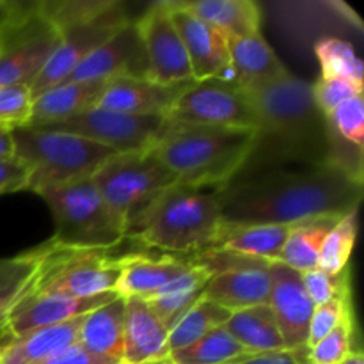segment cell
Wrapping results in <instances>:
<instances>
[{
    "mask_svg": "<svg viewBox=\"0 0 364 364\" xmlns=\"http://www.w3.org/2000/svg\"><path fill=\"white\" fill-rule=\"evenodd\" d=\"M363 178L340 164L242 167L217 188L226 223L291 226L323 215H347L359 208Z\"/></svg>",
    "mask_w": 364,
    "mask_h": 364,
    "instance_id": "obj_1",
    "label": "cell"
},
{
    "mask_svg": "<svg viewBox=\"0 0 364 364\" xmlns=\"http://www.w3.org/2000/svg\"><path fill=\"white\" fill-rule=\"evenodd\" d=\"M244 95L258 117V127L242 167L341 166L336 134L315 103L309 82L288 73Z\"/></svg>",
    "mask_w": 364,
    "mask_h": 364,
    "instance_id": "obj_2",
    "label": "cell"
},
{
    "mask_svg": "<svg viewBox=\"0 0 364 364\" xmlns=\"http://www.w3.org/2000/svg\"><path fill=\"white\" fill-rule=\"evenodd\" d=\"M256 130L249 128L167 127L151 151L181 183L201 188H220L247 160Z\"/></svg>",
    "mask_w": 364,
    "mask_h": 364,
    "instance_id": "obj_3",
    "label": "cell"
},
{
    "mask_svg": "<svg viewBox=\"0 0 364 364\" xmlns=\"http://www.w3.org/2000/svg\"><path fill=\"white\" fill-rule=\"evenodd\" d=\"M220 217L215 188L176 181L128 228L127 238L173 255L213 249Z\"/></svg>",
    "mask_w": 364,
    "mask_h": 364,
    "instance_id": "obj_4",
    "label": "cell"
},
{
    "mask_svg": "<svg viewBox=\"0 0 364 364\" xmlns=\"http://www.w3.org/2000/svg\"><path fill=\"white\" fill-rule=\"evenodd\" d=\"M14 159L28 169L27 191L39 194L46 188L89 178L116 151L78 135L36 127L11 130Z\"/></svg>",
    "mask_w": 364,
    "mask_h": 364,
    "instance_id": "obj_5",
    "label": "cell"
},
{
    "mask_svg": "<svg viewBox=\"0 0 364 364\" xmlns=\"http://www.w3.org/2000/svg\"><path fill=\"white\" fill-rule=\"evenodd\" d=\"M55 220L53 240L85 249H114L127 240V226L107 205L92 176L39 192Z\"/></svg>",
    "mask_w": 364,
    "mask_h": 364,
    "instance_id": "obj_6",
    "label": "cell"
},
{
    "mask_svg": "<svg viewBox=\"0 0 364 364\" xmlns=\"http://www.w3.org/2000/svg\"><path fill=\"white\" fill-rule=\"evenodd\" d=\"M119 256L112 249H85L63 245L53 238L39 245V259L25 294H59L95 297L116 291Z\"/></svg>",
    "mask_w": 364,
    "mask_h": 364,
    "instance_id": "obj_7",
    "label": "cell"
},
{
    "mask_svg": "<svg viewBox=\"0 0 364 364\" xmlns=\"http://www.w3.org/2000/svg\"><path fill=\"white\" fill-rule=\"evenodd\" d=\"M92 181L128 231L166 188L176 183L178 178L151 149H144L112 155L92 174Z\"/></svg>",
    "mask_w": 364,
    "mask_h": 364,
    "instance_id": "obj_8",
    "label": "cell"
},
{
    "mask_svg": "<svg viewBox=\"0 0 364 364\" xmlns=\"http://www.w3.org/2000/svg\"><path fill=\"white\" fill-rule=\"evenodd\" d=\"M59 41V32L45 20L39 2L0 28V87H32Z\"/></svg>",
    "mask_w": 364,
    "mask_h": 364,
    "instance_id": "obj_9",
    "label": "cell"
},
{
    "mask_svg": "<svg viewBox=\"0 0 364 364\" xmlns=\"http://www.w3.org/2000/svg\"><path fill=\"white\" fill-rule=\"evenodd\" d=\"M166 127L167 119L162 116H130L95 105L66 121L36 128L78 135L116 153H132L151 149Z\"/></svg>",
    "mask_w": 364,
    "mask_h": 364,
    "instance_id": "obj_10",
    "label": "cell"
},
{
    "mask_svg": "<svg viewBox=\"0 0 364 364\" xmlns=\"http://www.w3.org/2000/svg\"><path fill=\"white\" fill-rule=\"evenodd\" d=\"M166 119L192 127L249 128L256 130L258 117L244 91L224 78L194 82L174 102Z\"/></svg>",
    "mask_w": 364,
    "mask_h": 364,
    "instance_id": "obj_11",
    "label": "cell"
},
{
    "mask_svg": "<svg viewBox=\"0 0 364 364\" xmlns=\"http://www.w3.org/2000/svg\"><path fill=\"white\" fill-rule=\"evenodd\" d=\"M134 18L124 13L123 4L114 0L112 6L96 18L78 23L75 27L68 28L60 34V41L53 53L50 55L48 63L45 64L43 71L36 82L32 84L31 92L32 98H36L41 92L48 91L53 85L66 80L75 68L92 52L98 48L102 43H105L114 32L119 31L124 23H128Z\"/></svg>",
    "mask_w": 364,
    "mask_h": 364,
    "instance_id": "obj_12",
    "label": "cell"
},
{
    "mask_svg": "<svg viewBox=\"0 0 364 364\" xmlns=\"http://www.w3.org/2000/svg\"><path fill=\"white\" fill-rule=\"evenodd\" d=\"M148 57V80L160 85L194 80L183 41L171 18L169 6L156 2L135 20Z\"/></svg>",
    "mask_w": 364,
    "mask_h": 364,
    "instance_id": "obj_13",
    "label": "cell"
},
{
    "mask_svg": "<svg viewBox=\"0 0 364 364\" xmlns=\"http://www.w3.org/2000/svg\"><path fill=\"white\" fill-rule=\"evenodd\" d=\"M146 77L148 57L135 20H130L92 50L64 82H110L116 78Z\"/></svg>",
    "mask_w": 364,
    "mask_h": 364,
    "instance_id": "obj_14",
    "label": "cell"
},
{
    "mask_svg": "<svg viewBox=\"0 0 364 364\" xmlns=\"http://www.w3.org/2000/svg\"><path fill=\"white\" fill-rule=\"evenodd\" d=\"M171 18L183 41L196 82L224 78L230 73V39L203 21L178 0H167Z\"/></svg>",
    "mask_w": 364,
    "mask_h": 364,
    "instance_id": "obj_15",
    "label": "cell"
},
{
    "mask_svg": "<svg viewBox=\"0 0 364 364\" xmlns=\"http://www.w3.org/2000/svg\"><path fill=\"white\" fill-rule=\"evenodd\" d=\"M269 306L276 316L287 350L304 348L315 304L306 291L302 274L281 262H269Z\"/></svg>",
    "mask_w": 364,
    "mask_h": 364,
    "instance_id": "obj_16",
    "label": "cell"
},
{
    "mask_svg": "<svg viewBox=\"0 0 364 364\" xmlns=\"http://www.w3.org/2000/svg\"><path fill=\"white\" fill-rule=\"evenodd\" d=\"M119 295L116 291L95 295V297H70L59 294H21L11 308L6 320L7 340L28 333L39 327L57 326L78 318Z\"/></svg>",
    "mask_w": 364,
    "mask_h": 364,
    "instance_id": "obj_17",
    "label": "cell"
},
{
    "mask_svg": "<svg viewBox=\"0 0 364 364\" xmlns=\"http://www.w3.org/2000/svg\"><path fill=\"white\" fill-rule=\"evenodd\" d=\"M196 80L160 85L148 78H116L107 82L96 105L130 116L166 117L178 98Z\"/></svg>",
    "mask_w": 364,
    "mask_h": 364,
    "instance_id": "obj_18",
    "label": "cell"
},
{
    "mask_svg": "<svg viewBox=\"0 0 364 364\" xmlns=\"http://www.w3.org/2000/svg\"><path fill=\"white\" fill-rule=\"evenodd\" d=\"M269 262L255 258L238 269L213 274L203 297L235 313L252 306L269 304Z\"/></svg>",
    "mask_w": 364,
    "mask_h": 364,
    "instance_id": "obj_19",
    "label": "cell"
},
{
    "mask_svg": "<svg viewBox=\"0 0 364 364\" xmlns=\"http://www.w3.org/2000/svg\"><path fill=\"white\" fill-rule=\"evenodd\" d=\"M124 299V297H123ZM123 364L159 361L169 355V329L151 306L137 297L124 299Z\"/></svg>",
    "mask_w": 364,
    "mask_h": 364,
    "instance_id": "obj_20",
    "label": "cell"
},
{
    "mask_svg": "<svg viewBox=\"0 0 364 364\" xmlns=\"http://www.w3.org/2000/svg\"><path fill=\"white\" fill-rule=\"evenodd\" d=\"M279 57L259 34L230 39V77L228 82L242 91L262 87L288 75Z\"/></svg>",
    "mask_w": 364,
    "mask_h": 364,
    "instance_id": "obj_21",
    "label": "cell"
},
{
    "mask_svg": "<svg viewBox=\"0 0 364 364\" xmlns=\"http://www.w3.org/2000/svg\"><path fill=\"white\" fill-rule=\"evenodd\" d=\"M191 267V259L173 255L159 258L137 252L119 256V279L116 284V294L124 299H148Z\"/></svg>",
    "mask_w": 364,
    "mask_h": 364,
    "instance_id": "obj_22",
    "label": "cell"
},
{
    "mask_svg": "<svg viewBox=\"0 0 364 364\" xmlns=\"http://www.w3.org/2000/svg\"><path fill=\"white\" fill-rule=\"evenodd\" d=\"M85 315L70 322L39 327L9 338L6 343L0 345V364H36L73 347L78 343Z\"/></svg>",
    "mask_w": 364,
    "mask_h": 364,
    "instance_id": "obj_23",
    "label": "cell"
},
{
    "mask_svg": "<svg viewBox=\"0 0 364 364\" xmlns=\"http://www.w3.org/2000/svg\"><path fill=\"white\" fill-rule=\"evenodd\" d=\"M290 226L283 224H255V223H226L223 220L217 231L213 249L237 252L249 258L277 262Z\"/></svg>",
    "mask_w": 364,
    "mask_h": 364,
    "instance_id": "obj_24",
    "label": "cell"
},
{
    "mask_svg": "<svg viewBox=\"0 0 364 364\" xmlns=\"http://www.w3.org/2000/svg\"><path fill=\"white\" fill-rule=\"evenodd\" d=\"M107 82H60L41 92L32 102L28 127L66 121L98 103Z\"/></svg>",
    "mask_w": 364,
    "mask_h": 364,
    "instance_id": "obj_25",
    "label": "cell"
},
{
    "mask_svg": "<svg viewBox=\"0 0 364 364\" xmlns=\"http://www.w3.org/2000/svg\"><path fill=\"white\" fill-rule=\"evenodd\" d=\"M124 309V299L116 297L89 311L82 322L78 345L98 358L123 363Z\"/></svg>",
    "mask_w": 364,
    "mask_h": 364,
    "instance_id": "obj_26",
    "label": "cell"
},
{
    "mask_svg": "<svg viewBox=\"0 0 364 364\" xmlns=\"http://www.w3.org/2000/svg\"><path fill=\"white\" fill-rule=\"evenodd\" d=\"M228 39L259 34L262 9L252 0H178Z\"/></svg>",
    "mask_w": 364,
    "mask_h": 364,
    "instance_id": "obj_27",
    "label": "cell"
},
{
    "mask_svg": "<svg viewBox=\"0 0 364 364\" xmlns=\"http://www.w3.org/2000/svg\"><path fill=\"white\" fill-rule=\"evenodd\" d=\"M210 279H212L210 270L192 263L191 269L185 270L181 276L174 277L171 283L142 301L148 302L159 318L166 323L167 329H171L180 320V316L185 315L205 295Z\"/></svg>",
    "mask_w": 364,
    "mask_h": 364,
    "instance_id": "obj_28",
    "label": "cell"
},
{
    "mask_svg": "<svg viewBox=\"0 0 364 364\" xmlns=\"http://www.w3.org/2000/svg\"><path fill=\"white\" fill-rule=\"evenodd\" d=\"M224 329L249 352V354H269L287 350L279 326L269 304L252 306L231 313Z\"/></svg>",
    "mask_w": 364,
    "mask_h": 364,
    "instance_id": "obj_29",
    "label": "cell"
},
{
    "mask_svg": "<svg viewBox=\"0 0 364 364\" xmlns=\"http://www.w3.org/2000/svg\"><path fill=\"white\" fill-rule=\"evenodd\" d=\"M340 219V215H323L291 224L277 262L301 274L318 269L323 240Z\"/></svg>",
    "mask_w": 364,
    "mask_h": 364,
    "instance_id": "obj_30",
    "label": "cell"
},
{
    "mask_svg": "<svg viewBox=\"0 0 364 364\" xmlns=\"http://www.w3.org/2000/svg\"><path fill=\"white\" fill-rule=\"evenodd\" d=\"M247 355L252 354H249L224 327H217L188 347L171 352L169 359L173 364H231Z\"/></svg>",
    "mask_w": 364,
    "mask_h": 364,
    "instance_id": "obj_31",
    "label": "cell"
},
{
    "mask_svg": "<svg viewBox=\"0 0 364 364\" xmlns=\"http://www.w3.org/2000/svg\"><path fill=\"white\" fill-rule=\"evenodd\" d=\"M39 247L21 255L0 258V345L7 341L6 320L38 269Z\"/></svg>",
    "mask_w": 364,
    "mask_h": 364,
    "instance_id": "obj_32",
    "label": "cell"
},
{
    "mask_svg": "<svg viewBox=\"0 0 364 364\" xmlns=\"http://www.w3.org/2000/svg\"><path fill=\"white\" fill-rule=\"evenodd\" d=\"M230 316L231 311L210 299L201 297L169 329V354L178 348L188 347L217 327H224Z\"/></svg>",
    "mask_w": 364,
    "mask_h": 364,
    "instance_id": "obj_33",
    "label": "cell"
},
{
    "mask_svg": "<svg viewBox=\"0 0 364 364\" xmlns=\"http://www.w3.org/2000/svg\"><path fill=\"white\" fill-rule=\"evenodd\" d=\"M316 59L320 63V77L340 78L363 89L364 66L350 43L340 38H323L315 45Z\"/></svg>",
    "mask_w": 364,
    "mask_h": 364,
    "instance_id": "obj_34",
    "label": "cell"
},
{
    "mask_svg": "<svg viewBox=\"0 0 364 364\" xmlns=\"http://www.w3.org/2000/svg\"><path fill=\"white\" fill-rule=\"evenodd\" d=\"M358 237V210L341 217L326 237L320 251L318 269L329 274H340L347 269Z\"/></svg>",
    "mask_w": 364,
    "mask_h": 364,
    "instance_id": "obj_35",
    "label": "cell"
},
{
    "mask_svg": "<svg viewBox=\"0 0 364 364\" xmlns=\"http://www.w3.org/2000/svg\"><path fill=\"white\" fill-rule=\"evenodd\" d=\"M112 4L114 0H50L39 2V11L60 36L68 28L96 18Z\"/></svg>",
    "mask_w": 364,
    "mask_h": 364,
    "instance_id": "obj_36",
    "label": "cell"
},
{
    "mask_svg": "<svg viewBox=\"0 0 364 364\" xmlns=\"http://www.w3.org/2000/svg\"><path fill=\"white\" fill-rule=\"evenodd\" d=\"M354 318L348 315L333 333L308 348L306 364H340L352 352Z\"/></svg>",
    "mask_w": 364,
    "mask_h": 364,
    "instance_id": "obj_37",
    "label": "cell"
},
{
    "mask_svg": "<svg viewBox=\"0 0 364 364\" xmlns=\"http://www.w3.org/2000/svg\"><path fill=\"white\" fill-rule=\"evenodd\" d=\"M331 128L348 144L363 149L364 142V100L363 95L341 103L327 116Z\"/></svg>",
    "mask_w": 364,
    "mask_h": 364,
    "instance_id": "obj_38",
    "label": "cell"
},
{
    "mask_svg": "<svg viewBox=\"0 0 364 364\" xmlns=\"http://www.w3.org/2000/svg\"><path fill=\"white\" fill-rule=\"evenodd\" d=\"M32 92L27 85L0 87V127L13 128L28 124L32 116Z\"/></svg>",
    "mask_w": 364,
    "mask_h": 364,
    "instance_id": "obj_39",
    "label": "cell"
},
{
    "mask_svg": "<svg viewBox=\"0 0 364 364\" xmlns=\"http://www.w3.org/2000/svg\"><path fill=\"white\" fill-rule=\"evenodd\" d=\"M302 283L315 306L326 304V302L343 297V295H350L348 269L340 274H329L322 269L309 270V272L302 274Z\"/></svg>",
    "mask_w": 364,
    "mask_h": 364,
    "instance_id": "obj_40",
    "label": "cell"
},
{
    "mask_svg": "<svg viewBox=\"0 0 364 364\" xmlns=\"http://www.w3.org/2000/svg\"><path fill=\"white\" fill-rule=\"evenodd\" d=\"M348 297L350 295H343V297L333 299V301L326 302V304L315 306L311 322H309L308 343H306V347L311 348L313 345L323 340L327 334L333 333L348 315H352L350 299Z\"/></svg>",
    "mask_w": 364,
    "mask_h": 364,
    "instance_id": "obj_41",
    "label": "cell"
},
{
    "mask_svg": "<svg viewBox=\"0 0 364 364\" xmlns=\"http://www.w3.org/2000/svg\"><path fill=\"white\" fill-rule=\"evenodd\" d=\"M311 92L315 103L326 116H329L336 107L354 96L363 95V89L340 78H322L320 77L315 84H311Z\"/></svg>",
    "mask_w": 364,
    "mask_h": 364,
    "instance_id": "obj_42",
    "label": "cell"
},
{
    "mask_svg": "<svg viewBox=\"0 0 364 364\" xmlns=\"http://www.w3.org/2000/svg\"><path fill=\"white\" fill-rule=\"evenodd\" d=\"M28 169L18 159L0 160V196L27 191Z\"/></svg>",
    "mask_w": 364,
    "mask_h": 364,
    "instance_id": "obj_43",
    "label": "cell"
},
{
    "mask_svg": "<svg viewBox=\"0 0 364 364\" xmlns=\"http://www.w3.org/2000/svg\"><path fill=\"white\" fill-rule=\"evenodd\" d=\"M36 364H119L116 361H110V359L98 358V355L91 354V352L85 350L80 345H73V347L66 348V350L59 352V354L52 355V358L45 359L41 363Z\"/></svg>",
    "mask_w": 364,
    "mask_h": 364,
    "instance_id": "obj_44",
    "label": "cell"
},
{
    "mask_svg": "<svg viewBox=\"0 0 364 364\" xmlns=\"http://www.w3.org/2000/svg\"><path fill=\"white\" fill-rule=\"evenodd\" d=\"M308 347L299 350L269 352V354H252L231 364H306Z\"/></svg>",
    "mask_w": 364,
    "mask_h": 364,
    "instance_id": "obj_45",
    "label": "cell"
},
{
    "mask_svg": "<svg viewBox=\"0 0 364 364\" xmlns=\"http://www.w3.org/2000/svg\"><path fill=\"white\" fill-rule=\"evenodd\" d=\"M13 156H14L13 135H11L9 128L0 127V160L13 159Z\"/></svg>",
    "mask_w": 364,
    "mask_h": 364,
    "instance_id": "obj_46",
    "label": "cell"
},
{
    "mask_svg": "<svg viewBox=\"0 0 364 364\" xmlns=\"http://www.w3.org/2000/svg\"><path fill=\"white\" fill-rule=\"evenodd\" d=\"M340 364H364V358H363L361 352L352 350L350 354H348L347 358H345L343 361H341Z\"/></svg>",
    "mask_w": 364,
    "mask_h": 364,
    "instance_id": "obj_47",
    "label": "cell"
},
{
    "mask_svg": "<svg viewBox=\"0 0 364 364\" xmlns=\"http://www.w3.org/2000/svg\"><path fill=\"white\" fill-rule=\"evenodd\" d=\"M142 364H173V363H171L169 355H167V358L159 359V361H149V363H142Z\"/></svg>",
    "mask_w": 364,
    "mask_h": 364,
    "instance_id": "obj_48",
    "label": "cell"
},
{
    "mask_svg": "<svg viewBox=\"0 0 364 364\" xmlns=\"http://www.w3.org/2000/svg\"><path fill=\"white\" fill-rule=\"evenodd\" d=\"M119 364H123V363H119Z\"/></svg>",
    "mask_w": 364,
    "mask_h": 364,
    "instance_id": "obj_49",
    "label": "cell"
}]
</instances>
